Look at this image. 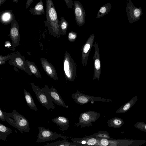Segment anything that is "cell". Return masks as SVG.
Masks as SVG:
<instances>
[{
    "label": "cell",
    "mask_w": 146,
    "mask_h": 146,
    "mask_svg": "<svg viewBox=\"0 0 146 146\" xmlns=\"http://www.w3.org/2000/svg\"><path fill=\"white\" fill-rule=\"evenodd\" d=\"M46 21L44 26L48 27L49 32L57 38L61 36L60 31V21L54 3L52 0L46 1Z\"/></svg>",
    "instance_id": "1"
},
{
    "label": "cell",
    "mask_w": 146,
    "mask_h": 146,
    "mask_svg": "<svg viewBox=\"0 0 146 146\" xmlns=\"http://www.w3.org/2000/svg\"><path fill=\"white\" fill-rule=\"evenodd\" d=\"M5 117L10 125L18 129L22 133L29 131L30 125L27 119L14 110L10 113L3 111Z\"/></svg>",
    "instance_id": "2"
},
{
    "label": "cell",
    "mask_w": 146,
    "mask_h": 146,
    "mask_svg": "<svg viewBox=\"0 0 146 146\" xmlns=\"http://www.w3.org/2000/svg\"><path fill=\"white\" fill-rule=\"evenodd\" d=\"M65 78L66 81L73 82L77 75V65L68 52L66 50L63 60Z\"/></svg>",
    "instance_id": "3"
},
{
    "label": "cell",
    "mask_w": 146,
    "mask_h": 146,
    "mask_svg": "<svg viewBox=\"0 0 146 146\" xmlns=\"http://www.w3.org/2000/svg\"><path fill=\"white\" fill-rule=\"evenodd\" d=\"M32 89L34 92L36 98L40 104L47 110L54 109L55 106L53 100L49 94L42 88L35 85L32 82L30 84Z\"/></svg>",
    "instance_id": "4"
},
{
    "label": "cell",
    "mask_w": 146,
    "mask_h": 146,
    "mask_svg": "<svg viewBox=\"0 0 146 146\" xmlns=\"http://www.w3.org/2000/svg\"><path fill=\"white\" fill-rule=\"evenodd\" d=\"M39 132L36 142L40 143L49 141H54L59 138L63 139L71 138L72 137L63 135L61 134H56L49 128H46L43 127H38Z\"/></svg>",
    "instance_id": "5"
},
{
    "label": "cell",
    "mask_w": 146,
    "mask_h": 146,
    "mask_svg": "<svg viewBox=\"0 0 146 146\" xmlns=\"http://www.w3.org/2000/svg\"><path fill=\"white\" fill-rule=\"evenodd\" d=\"M71 97L77 104L83 105L90 102L93 104L95 102L99 101L106 102H111L113 101L106 98L95 97L83 94L78 90L72 94Z\"/></svg>",
    "instance_id": "6"
},
{
    "label": "cell",
    "mask_w": 146,
    "mask_h": 146,
    "mask_svg": "<svg viewBox=\"0 0 146 146\" xmlns=\"http://www.w3.org/2000/svg\"><path fill=\"white\" fill-rule=\"evenodd\" d=\"M98 112L92 110H89L81 113L79 117V121L75 125L81 128L92 126V123L96 121L100 116Z\"/></svg>",
    "instance_id": "7"
},
{
    "label": "cell",
    "mask_w": 146,
    "mask_h": 146,
    "mask_svg": "<svg viewBox=\"0 0 146 146\" xmlns=\"http://www.w3.org/2000/svg\"><path fill=\"white\" fill-rule=\"evenodd\" d=\"M9 63L23 70L29 76L32 75L27 66L25 57L22 56L19 52L17 51L12 53V57L9 60Z\"/></svg>",
    "instance_id": "8"
},
{
    "label": "cell",
    "mask_w": 146,
    "mask_h": 146,
    "mask_svg": "<svg viewBox=\"0 0 146 146\" xmlns=\"http://www.w3.org/2000/svg\"><path fill=\"white\" fill-rule=\"evenodd\" d=\"M125 11L130 24L139 21L143 14L141 7L140 6L138 8L135 7L131 0L127 1Z\"/></svg>",
    "instance_id": "9"
},
{
    "label": "cell",
    "mask_w": 146,
    "mask_h": 146,
    "mask_svg": "<svg viewBox=\"0 0 146 146\" xmlns=\"http://www.w3.org/2000/svg\"><path fill=\"white\" fill-rule=\"evenodd\" d=\"M146 143L145 140L107 139V146H140Z\"/></svg>",
    "instance_id": "10"
},
{
    "label": "cell",
    "mask_w": 146,
    "mask_h": 146,
    "mask_svg": "<svg viewBox=\"0 0 146 146\" xmlns=\"http://www.w3.org/2000/svg\"><path fill=\"white\" fill-rule=\"evenodd\" d=\"M74 12L76 24L79 27L83 25L85 22L86 12L81 3L75 0L73 3Z\"/></svg>",
    "instance_id": "11"
},
{
    "label": "cell",
    "mask_w": 146,
    "mask_h": 146,
    "mask_svg": "<svg viewBox=\"0 0 146 146\" xmlns=\"http://www.w3.org/2000/svg\"><path fill=\"white\" fill-rule=\"evenodd\" d=\"M94 39V34H91L81 49L82 52V62L84 66L87 65L89 53L93 45Z\"/></svg>",
    "instance_id": "12"
},
{
    "label": "cell",
    "mask_w": 146,
    "mask_h": 146,
    "mask_svg": "<svg viewBox=\"0 0 146 146\" xmlns=\"http://www.w3.org/2000/svg\"><path fill=\"white\" fill-rule=\"evenodd\" d=\"M95 52L93 56L94 71L93 80L96 79L99 80L101 72V64L100 54L98 44L95 42L93 44Z\"/></svg>",
    "instance_id": "13"
},
{
    "label": "cell",
    "mask_w": 146,
    "mask_h": 146,
    "mask_svg": "<svg viewBox=\"0 0 146 146\" xmlns=\"http://www.w3.org/2000/svg\"><path fill=\"white\" fill-rule=\"evenodd\" d=\"M9 36L12 40V48H15L19 45L20 40L18 23L15 18L11 23Z\"/></svg>",
    "instance_id": "14"
},
{
    "label": "cell",
    "mask_w": 146,
    "mask_h": 146,
    "mask_svg": "<svg viewBox=\"0 0 146 146\" xmlns=\"http://www.w3.org/2000/svg\"><path fill=\"white\" fill-rule=\"evenodd\" d=\"M42 88L49 94L52 99L53 102L59 106L66 108H68V106L66 104L61 95L56 89L53 86L49 87L46 85Z\"/></svg>",
    "instance_id": "15"
},
{
    "label": "cell",
    "mask_w": 146,
    "mask_h": 146,
    "mask_svg": "<svg viewBox=\"0 0 146 146\" xmlns=\"http://www.w3.org/2000/svg\"><path fill=\"white\" fill-rule=\"evenodd\" d=\"M40 62L46 74L51 78L55 80L58 79L57 72L53 65L44 58H41Z\"/></svg>",
    "instance_id": "16"
},
{
    "label": "cell",
    "mask_w": 146,
    "mask_h": 146,
    "mask_svg": "<svg viewBox=\"0 0 146 146\" xmlns=\"http://www.w3.org/2000/svg\"><path fill=\"white\" fill-rule=\"evenodd\" d=\"M70 139L72 142L80 146H91L98 143V140L91 135L85 136L82 137L73 138Z\"/></svg>",
    "instance_id": "17"
},
{
    "label": "cell",
    "mask_w": 146,
    "mask_h": 146,
    "mask_svg": "<svg viewBox=\"0 0 146 146\" xmlns=\"http://www.w3.org/2000/svg\"><path fill=\"white\" fill-rule=\"evenodd\" d=\"M51 120L59 126V129L61 131H66L69 127L68 118L64 116H59L52 119Z\"/></svg>",
    "instance_id": "18"
},
{
    "label": "cell",
    "mask_w": 146,
    "mask_h": 146,
    "mask_svg": "<svg viewBox=\"0 0 146 146\" xmlns=\"http://www.w3.org/2000/svg\"><path fill=\"white\" fill-rule=\"evenodd\" d=\"M138 99V96H136L129 101L119 108L115 112L116 113H124L129 110L135 104Z\"/></svg>",
    "instance_id": "19"
},
{
    "label": "cell",
    "mask_w": 146,
    "mask_h": 146,
    "mask_svg": "<svg viewBox=\"0 0 146 146\" xmlns=\"http://www.w3.org/2000/svg\"><path fill=\"white\" fill-rule=\"evenodd\" d=\"M34 15H44L45 12L44 7V4L42 0H40L36 5L34 7H31L29 11Z\"/></svg>",
    "instance_id": "20"
},
{
    "label": "cell",
    "mask_w": 146,
    "mask_h": 146,
    "mask_svg": "<svg viewBox=\"0 0 146 146\" xmlns=\"http://www.w3.org/2000/svg\"><path fill=\"white\" fill-rule=\"evenodd\" d=\"M124 124L123 119L118 117H114L110 119L107 122L109 127L115 128H118L121 127Z\"/></svg>",
    "instance_id": "21"
},
{
    "label": "cell",
    "mask_w": 146,
    "mask_h": 146,
    "mask_svg": "<svg viewBox=\"0 0 146 146\" xmlns=\"http://www.w3.org/2000/svg\"><path fill=\"white\" fill-rule=\"evenodd\" d=\"M24 92L25 99L28 106L31 109L37 111L38 108L30 93L25 89H24Z\"/></svg>",
    "instance_id": "22"
},
{
    "label": "cell",
    "mask_w": 146,
    "mask_h": 146,
    "mask_svg": "<svg viewBox=\"0 0 146 146\" xmlns=\"http://www.w3.org/2000/svg\"><path fill=\"white\" fill-rule=\"evenodd\" d=\"M12 132L11 129L0 123V139L5 141Z\"/></svg>",
    "instance_id": "23"
},
{
    "label": "cell",
    "mask_w": 146,
    "mask_h": 146,
    "mask_svg": "<svg viewBox=\"0 0 146 146\" xmlns=\"http://www.w3.org/2000/svg\"><path fill=\"white\" fill-rule=\"evenodd\" d=\"M111 4L108 2L102 6L98 12L96 18H99L106 15L111 9Z\"/></svg>",
    "instance_id": "24"
},
{
    "label": "cell",
    "mask_w": 146,
    "mask_h": 146,
    "mask_svg": "<svg viewBox=\"0 0 146 146\" xmlns=\"http://www.w3.org/2000/svg\"><path fill=\"white\" fill-rule=\"evenodd\" d=\"M11 11H5L0 16V21L4 24L10 23H12L14 17L12 15Z\"/></svg>",
    "instance_id": "25"
},
{
    "label": "cell",
    "mask_w": 146,
    "mask_h": 146,
    "mask_svg": "<svg viewBox=\"0 0 146 146\" xmlns=\"http://www.w3.org/2000/svg\"><path fill=\"white\" fill-rule=\"evenodd\" d=\"M26 62L32 74H34L37 78H41V75L40 72L34 63L27 60H26Z\"/></svg>",
    "instance_id": "26"
},
{
    "label": "cell",
    "mask_w": 146,
    "mask_h": 146,
    "mask_svg": "<svg viewBox=\"0 0 146 146\" xmlns=\"http://www.w3.org/2000/svg\"><path fill=\"white\" fill-rule=\"evenodd\" d=\"M68 26L67 21L63 17H61L60 21V31L61 36L66 35Z\"/></svg>",
    "instance_id": "27"
},
{
    "label": "cell",
    "mask_w": 146,
    "mask_h": 146,
    "mask_svg": "<svg viewBox=\"0 0 146 146\" xmlns=\"http://www.w3.org/2000/svg\"><path fill=\"white\" fill-rule=\"evenodd\" d=\"M91 136L97 139L102 138H105L108 139H111L109 135V133L102 130L99 131L97 133H94Z\"/></svg>",
    "instance_id": "28"
},
{
    "label": "cell",
    "mask_w": 146,
    "mask_h": 146,
    "mask_svg": "<svg viewBox=\"0 0 146 146\" xmlns=\"http://www.w3.org/2000/svg\"><path fill=\"white\" fill-rule=\"evenodd\" d=\"M134 127L137 129L146 132V124L143 122H137L135 124Z\"/></svg>",
    "instance_id": "29"
},
{
    "label": "cell",
    "mask_w": 146,
    "mask_h": 146,
    "mask_svg": "<svg viewBox=\"0 0 146 146\" xmlns=\"http://www.w3.org/2000/svg\"><path fill=\"white\" fill-rule=\"evenodd\" d=\"M77 36V33L73 31H71L68 35L67 38L70 42H73L76 39Z\"/></svg>",
    "instance_id": "30"
},
{
    "label": "cell",
    "mask_w": 146,
    "mask_h": 146,
    "mask_svg": "<svg viewBox=\"0 0 146 146\" xmlns=\"http://www.w3.org/2000/svg\"><path fill=\"white\" fill-rule=\"evenodd\" d=\"M74 144V143L70 142L66 139H65L61 141H57V143L56 146H69Z\"/></svg>",
    "instance_id": "31"
},
{
    "label": "cell",
    "mask_w": 146,
    "mask_h": 146,
    "mask_svg": "<svg viewBox=\"0 0 146 146\" xmlns=\"http://www.w3.org/2000/svg\"><path fill=\"white\" fill-rule=\"evenodd\" d=\"M12 53L9 54L7 55L3 56L0 54V61H6L9 60L12 56Z\"/></svg>",
    "instance_id": "32"
},
{
    "label": "cell",
    "mask_w": 146,
    "mask_h": 146,
    "mask_svg": "<svg viewBox=\"0 0 146 146\" xmlns=\"http://www.w3.org/2000/svg\"><path fill=\"white\" fill-rule=\"evenodd\" d=\"M64 1L68 8H71L72 9V5H73V4L72 1L70 0H64Z\"/></svg>",
    "instance_id": "33"
},
{
    "label": "cell",
    "mask_w": 146,
    "mask_h": 146,
    "mask_svg": "<svg viewBox=\"0 0 146 146\" xmlns=\"http://www.w3.org/2000/svg\"><path fill=\"white\" fill-rule=\"evenodd\" d=\"M0 119L3 121H6L3 111L0 108Z\"/></svg>",
    "instance_id": "34"
},
{
    "label": "cell",
    "mask_w": 146,
    "mask_h": 146,
    "mask_svg": "<svg viewBox=\"0 0 146 146\" xmlns=\"http://www.w3.org/2000/svg\"><path fill=\"white\" fill-rule=\"evenodd\" d=\"M57 143V141L51 143H47L43 146H56Z\"/></svg>",
    "instance_id": "35"
},
{
    "label": "cell",
    "mask_w": 146,
    "mask_h": 146,
    "mask_svg": "<svg viewBox=\"0 0 146 146\" xmlns=\"http://www.w3.org/2000/svg\"><path fill=\"white\" fill-rule=\"evenodd\" d=\"M34 0H27L26 4V8H28L30 5L33 2Z\"/></svg>",
    "instance_id": "36"
},
{
    "label": "cell",
    "mask_w": 146,
    "mask_h": 146,
    "mask_svg": "<svg viewBox=\"0 0 146 146\" xmlns=\"http://www.w3.org/2000/svg\"><path fill=\"white\" fill-rule=\"evenodd\" d=\"M6 61H0V66L5 63Z\"/></svg>",
    "instance_id": "37"
},
{
    "label": "cell",
    "mask_w": 146,
    "mask_h": 146,
    "mask_svg": "<svg viewBox=\"0 0 146 146\" xmlns=\"http://www.w3.org/2000/svg\"><path fill=\"white\" fill-rule=\"evenodd\" d=\"M5 1L4 0H0V5L4 3Z\"/></svg>",
    "instance_id": "38"
},
{
    "label": "cell",
    "mask_w": 146,
    "mask_h": 146,
    "mask_svg": "<svg viewBox=\"0 0 146 146\" xmlns=\"http://www.w3.org/2000/svg\"><path fill=\"white\" fill-rule=\"evenodd\" d=\"M69 146H79V145H77L75 143H74V144L71 145H69Z\"/></svg>",
    "instance_id": "39"
},
{
    "label": "cell",
    "mask_w": 146,
    "mask_h": 146,
    "mask_svg": "<svg viewBox=\"0 0 146 146\" xmlns=\"http://www.w3.org/2000/svg\"><path fill=\"white\" fill-rule=\"evenodd\" d=\"M104 146L102 145H97V144H96V145H92V146Z\"/></svg>",
    "instance_id": "40"
}]
</instances>
